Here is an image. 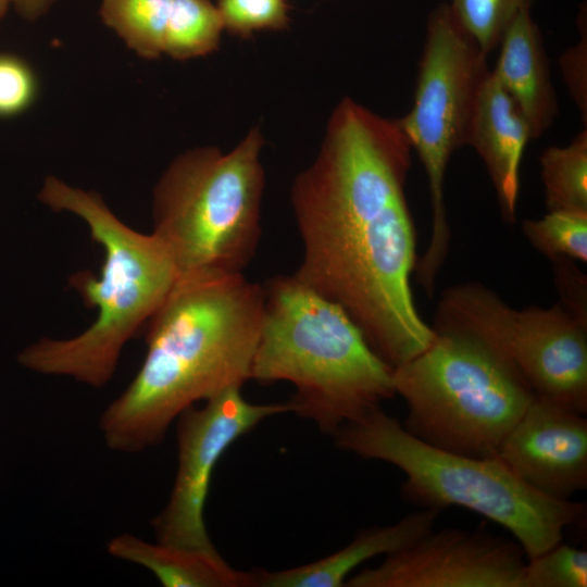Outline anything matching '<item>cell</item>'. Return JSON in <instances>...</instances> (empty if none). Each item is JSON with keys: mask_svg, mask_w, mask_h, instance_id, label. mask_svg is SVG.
I'll return each instance as SVG.
<instances>
[{"mask_svg": "<svg viewBox=\"0 0 587 587\" xmlns=\"http://www.w3.org/2000/svg\"><path fill=\"white\" fill-rule=\"evenodd\" d=\"M411 161L398 118L345 98L290 195L303 247L294 274L340 305L392 369L436 337L419 314L411 288L417 262L404 193Z\"/></svg>", "mask_w": 587, "mask_h": 587, "instance_id": "6da1fadb", "label": "cell"}, {"mask_svg": "<svg viewBox=\"0 0 587 587\" xmlns=\"http://www.w3.org/2000/svg\"><path fill=\"white\" fill-rule=\"evenodd\" d=\"M263 307V286L242 273L179 276L149 320L141 367L100 416L105 445L141 452L197 401L250 380Z\"/></svg>", "mask_w": 587, "mask_h": 587, "instance_id": "7a4b0ae2", "label": "cell"}, {"mask_svg": "<svg viewBox=\"0 0 587 587\" xmlns=\"http://www.w3.org/2000/svg\"><path fill=\"white\" fill-rule=\"evenodd\" d=\"M262 286L250 379L292 384L291 412L330 436L396 397L394 369L340 305L295 274L272 276Z\"/></svg>", "mask_w": 587, "mask_h": 587, "instance_id": "3957f363", "label": "cell"}, {"mask_svg": "<svg viewBox=\"0 0 587 587\" xmlns=\"http://www.w3.org/2000/svg\"><path fill=\"white\" fill-rule=\"evenodd\" d=\"M39 200L54 211L83 218L104 252L100 277H71L83 301L98 309L96 321L67 339L42 338L25 348L18 363L39 374L67 376L95 388L112 378L123 347L151 319L178 279L174 260L160 238L120 221L93 191L49 176Z\"/></svg>", "mask_w": 587, "mask_h": 587, "instance_id": "277c9868", "label": "cell"}, {"mask_svg": "<svg viewBox=\"0 0 587 587\" xmlns=\"http://www.w3.org/2000/svg\"><path fill=\"white\" fill-rule=\"evenodd\" d=\"M338 448L389 463L404 474L402 498L419 509L462 507L499 524L533 558L562 541L585 504L548 497L513 474L497 457L477 458L428 445L380 407L346 424Z\"/></svg>", "mask_w": 587, "mask_h": 587, "instance_id": "5b68a950", "label": "cell"}, {"mask_svg": "<svg viewBox=\"0 0 587 587\" xmlns=\"http://www.w3.org/2000/svg\"><path fill=\"white\" fill-rule=\"evenodd\" d=\"M262 147L254 127L230 151L189 150L163 173L153 191V234L178 277L239 274L254 258L262 232Z\"/></svg>", "mask_w": 587, "mask_h": 587, "instance_id": "8992f818", "label": "cell"}, {"mask_svg": "<svg viewBox=\"0 0 587 587\" xmlns=\"http://www.w3.org/2000/svg\"><path fill=\"white\" fill-rule=\"evenodd\" d=\"M435 333L428 348L394 369L396 396L408 411L402 425L434 447L495 457L536 396L478 340L453 332Z\"/></svg>", "mask_w": 587, "mask_h": 587, "instance_id": "52a82bcc", "label": "cell"}, {"mask_svg": "<svg viewBox=\"0 0 587 587\" xmlns=\"http://www.w3.org/2000/svg\"><path fill=\"white\" fill-rule=\"evenodd\" d=\"M489 72L487 57L448 4L436 7L426 21L413 105L398 118L428 182L430 238L414 270L428 296L434 292L451 237L445 202L447 166L453 152L466 145L475 101Z\"/></svg>", "mask_w": 587, "mask_h": 587, "instance_id": "ba28073f", "label": "cell"}, {"mask_svg": "<svg viewBox=\"0 0 587 587\" xmlns=\"http://www.w3.org/2000/svg\"><path fill=\"white\" fill-rule=\"evenodd\" d=\"M432 327L478 340L536 397L586 414L587 322L560 302L514 309L486 286L463 283L441 294Z\"/></svg>", "mask_w": 587, "mask_h": 587, "instance_id": "9c48e42d", "label": "cell"}, {"mask_svg": "<svg viewBox=\"0 0 587 587\" xmlns=\"http://www.w3.org/2000/svg\"><path fill=\"white\" fill-rule=\"evenodd\" d=\"M193 405L177 420V470L170 498L151 524L157 541L216 551L204 521L213 471L225 451L259 423L291 412L289 401L251 403L230 387Z\"/></svg>", "mask_w": 587, "mask_h": 587, "instance_id": "30bf717a", "label": "cell"}, {"mask_svg": "<svg viewBox=\"0 0 587 587\" xmlns=\"http://www.w3.org/2000/svg\"><path fill=\"white\" fill-rule=\"evenodd\" d=\"M526 554L516 540L486 529H430L347 587H523Z\"/></svg>", "mask_w": 587, "mask_h": 587, "instance_id": "8fae6325", "label": "cell"}, {"mask_svg": "<svg viewBox=\"0 0 587 587\" xmlns=\"http://www.w3.org/2000/svg\"><path fill=\"white\" fill-rule=\"evenodd\" d=\"M535 397L500 442L497 457L522 482L560 500L587 487V419Z\"/></svg>", "mask_w": 587, "mask_h": 587, "instance_id": "7c38bea8", "label": "cell"}, {"mask_svg": "<svg viewBox=\"0 0 587 587\" xmlns=\"http://www.w3.org/2000/svg\"><path fill=\"white\" fill-rule=\"evenodd\" d=\"M530 140L525 118L490 71L475 101L466 145L482 159L510 223L516 220L520 166Z\"/></svg>", "mask_w": 587, "mask_h": 587, "instance_id": "4fadbf2b", "label": "cell"}, {"mask_svg": "<svg viewBox=\"0 0 587 587\" xmlns=\"http://www.w3.org/2000/svg\"><path fill=\"white\" fill-rule=\"evenodd\" d=\"M491 74L525 118L532 139L542 136L559 113L544 38L532 9L520 11L498 46Z\"/></svg>", "mask_w": 587, "mask_h": 587, "instance_id": "5bb4252c", "label": "cell"}, {"mask_svg": "<svg viewBox=\"0 0 587 587\" xmlns=\"http://www.w3.org/2000/svg\"><path fill=\"white\" fill-rule=\"evenodd\" d=\"M439 511L419 509L398 522L360 530L344 548L314 561L282 571L255 570L259 587H342L364 562L396 553L434 528Z\"/></svg>", "mask_w": 587, "mask_h": 587, "instance_id": "9a60e30c", "label": "cell"}, {"mask_svg": "<svg viewBox=\"0 0 587 587\" xmlns=\"http://www.w3.org/2000/svg\"><path fill=\"white\" fill-rule=\"evenodd\" d=\"M110 555L150 571L165 587H253L254 572L230 566L216 551L148 542L122 534L108 542Z\"/></svg>", "mask_w": 587, "mask_h": 587, "instance_id": "2e32d148", "label": "cell"}, {"mask_svg": "<svg viewBox=\"0 0 587 587\" xmlns=\"http://www.w3.org/2000/svg\"><path fill=\"white\" fill-rule=\"evenodd\" d=\"M539 163L548 212L587 214V128L565 147L546 148Z\"/></svg>", "mask_w": 587, "mask_h": 587, "instance_id": "e0dca14e", "label": "cell"}, {"mask_svg": "<svg viewBox=\"0 0 587 587\" xmlns=\"http://www.w3.org/2000/svg\"><path fill=\"white\" fill-rule=\"evenodd\" d=\"M174 0H101L100 16L138 55L155 59L164 41Z\"/></svg>", "mask_w": 587, "mask_h": 587, "instance_id": "ac0fdd59", "label": "cell"}, {"mask_svg": "<svg viewBox=\"0 0 587 587\" xmlns=\"http://www.w3.org/2000/svg\"><path fill=\"white\" fill-rule=\"evenodd\" d=\"M223 22L210 0H174L164 53L176 60L203 57L220 43Z\"/></svg>", "mask_w": 587, "mask_h": 587, "instance_id": "d6986e66", "label": "cell"}, {"mask_svg": "<svg viewBox=\"0 0 587 587\" xmlns=\"http://www.w3.org/2000/svg\"><path fill=\"white\" fill-rule=\"evenodd\" d=\"M522 230L529 243L550 260L587 262V214L548 212L539 220H525Z\"/></svg>", "mask_w": 587, "mask_h": 587, "instance_id": "ffe728a7", "label": "cell"}, {"mask_svg": "<svg viewBox=\"0 0 587 587\" xmlns=\"http://www.w3.org/2000/svg\"><path fill=\"white\" fill-rule=\"evenodd\" d=\"M537 0H449L448 7L461 27L474 39L482 52L498 48L505 29L524 9Z\"/></svg>", "mask_w": 587, "mask_h": 587, "instance_id": "44dd1931", "label": "cell"}, {"mask_svg": "<svg viewBox=\"0 0 587 587\" xmlns=\"http://www.w3.org/2000/svg\"><path fill=\"white\" fill-rule=\"evenodd\" d=\"M587 552L562 541L526 560L523 587H586Z\"/></svg>", "mask_w": 587, "mask_h": 587, "instance_id": "7402d4cb", "label": "cell"}, {"mask_svg": "<svg viewBox=\"0 0 587 587\" xmlns=\"http://www.w3.org/2000/svg\"><path fill=\"white\" fill-rule=\"evenodd\" d=\"M224 29L247 38L259 30H283L289 24L285 0H217Z\"/></svg>", "mask_w": 587, "mask_h": 587, "instance_id": "603a6c76", "label": "cell"}, {"mask_svg": "<svg viewBox=\"0 0 587 587\" xmlns=\"http://www.w3.org/2000/svg\"><path fill=\"white\" fill-rule=\"evenodd\" d=\"M37 93L32 67L20 57L0 53V117H12L27 110Z\"/></svg>", "mask_w": 587, "mask_h": 587, "instance_id": "cb8c5ba5", "label": "cell"}, {"mask_svg": "<svg viewBox=\"0 0 587 587\" xmlns=\"http://www.w3.org/2000/svg\"><path fill=\"white\" fill-rule=\"evenodd\" d=\"M579 40L560 57L559 64L564 84L587 126V28L586 11L579 12Z\"/></svg>", "mask_w": 587, "mask_h": 587, "instance_id": "d4e9b609", "label": "cell"}, {"mask_svg": "<svg viewBox=\"0 0 587 587\" xmlns=\"http://www.w3.org/2000/svg\"><path fill=\"white\" fill-rule=\"evenodd\" d=\"M551 261L561 296L560 303L573 315L587 322L586 276L573 260L558 258Z\"/></svg>", "mask_w": 587, "mask_h": 587, "instance_id": "484cf974", "label": "cell"}, {"mask_svg": "<svg viewBox=\"0 0 587 587\" xmlns=\"http://www.w3.org/2000/svg\"><path fill=\"white\" fill-rule=\"evenodd\" d=\"M58 0H10L17 14L27 21H35L46 14Z\"/></svg>", "mask_w": 587, "mask_h": 587, "instance_id": "4316f807", "label": "cell"}, {"mask_svg": "<svg viewBox=\"0 0 587 587\" xmlns=\"http://www.w3.org/2000/svg\"><path fill=\"white\" fill-rule=\"evenodd\" d=\"M10 5V0H0V22L5 16Z\"/></svg>", "mask_w": 587, "mask_h": 587, "instance_id": "83f0119b", "label": "cell"}]
</instances>
